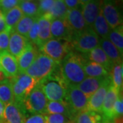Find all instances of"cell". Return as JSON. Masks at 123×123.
<instances>
[{
    "label": "cell",
    "mask_w": 123,
    "mask_h": 123,
    "mask_svg": "<svg viewBox=\"0 0 123 123\" xmlns=\"http://www.w3.org/2000/svg\"><path fill=\"white\" fill-rule=\"evenodd\" d=\"M10 30H5L0 32V53L8 51L10 38Z\"/></svg>",
    "instance_id": "38"
},
{
    "label": "cell",
    "mask_w": 123,
    "mask_h": 123,
    "mask_svg": "<svg viewBox=\"0 0 123 123\" xmlns=\"http://www.w3.org/2000/svg\"><path fill=\"white\" fill-rule=\"evenodd\" d=\"M57 66L58 64L51 58L40 52L35 60L25 73L39 82L40 80L51 74Z\"/></svg>",
    "instance_id": "5"
},
{
    "label": "cell",
    "mask_w": 123,
    "mask_h": 123,
    "mask_svg": "<svg viewBox=\"0 0 123 123\" xmlns=\"http://www.w3.org/2000/svg\"><path fill=\"white\" fill-rule=\"evenodd\" d=\"M52 19L47 13L38 18V23L39 25L38 33V47H40L49 40L51 39V21Z\"/></svg>",
    "instance_id": "22"
},
{
    "label": "cell",
    "mask_w": 123,
    "mask_h": 123,
    "mask_svg": "<svg viewBox=\"0 0 123 123\" xmlns=\"http://www.w3.org/2000/svg\"><path fill=\"white\" fill-rule=\"evenodd\" d=\"M22 11L24 16L38 18V2L31 0L28 1H21L18 6Z\"/></svg>",
    "instance_id": "32"
},
{
    "label": "cell",
    "mask_w": 123,
    "mask_h": 123,
    "mask_svg": "<svg viewBox=\"0 0 123 123\" xmlns=\"http://www.w3.org/2000/svg\"><path fill=\"white\" fill-rule=\"evenodd\" d=\"M46 123H73L75 120H71L62 114H44Z\"/></svg>",
    "instance_id": "34"
},
{
    "label": "cell",
    "mask_w": 123,
    "mask_h": 123,
    "mask_svg": "<svg viewBox=\"0 0 123 123\" xmlns=\"http://www.w3.org/2000/svg\"><path fill=\"white\" fill-rule=\"evenodd\" d=\"M0 101L4 105L14 101L10 80L5 79L0 81Z\"/></svg>",
    "instance_id": "28"
},
{
    "label": "cell",
    "mask_w": 123,
    "mask_h": 123,
    "mask_svg": "<svg viewBox=\"0 0 123 123\" xmlns=\"http://www.w3.org/2000/svg\"><path fill=\"white\" fill-rule=\"evenodd\" d=\"M92 28L98 36L101 37V38H108V35L111 30V28L106 21L105 18L103 17L101 10L96 18Z\"/></svg>",
    "instance_id": "25"
},
{
    "label": "cell",
    "mask_w": 123,
    "mask_h": 123,
    "mask_svg": "<svg viewBox=\"0 0 123 123\" xmlns=\"http://www.w3.org/2000/svg\"><path fill=\"white\" fill-rule=\"evenodd\" d=\"M73 47L70 42L64 40H49L39 48L40 53L51 58L57 64H60L64 58L72 51Z\"/></svg>",
    "instance_id": "3"
},
{
    "label": "cell",
    "mask_w": 123,
    "mask_h": 123,
    "mask_svg": "<svg viewBox=\"0 0 123 123\" xmlns=\"http://www.w3.org/2000/svg\"><path fill=\"white\" fill-rule=\"evenodd\" d=\"M29 43L30 42L26 37L18 34L14 30H12L10 31L8 51L17 59L25 50Z\"/></svg>",
    "instance_id": "16"
},
{
    "label": "cell",
    "mask_w": 123,
    "mask_h": 123,
    "mask_svg": "<svg viewBox=\"0 0 123 123\" xmlns=\"http://www.w3.org/2000/svg\"><path fill=\"white\" fill-rule=\"evenodd\" d=\"M14 101L23 103L25 98L34 88L38 81L25 73H18L11 80Z\"/></svg>",
    "instance_id": "6"
},
{
    "label": "cell",
    "mask_w": 123,
    "mask_h": 123,
    "mask_svg": "<svg viewBox=\"0 0 123 123\" xmlns=\"http://www.w3.org/2000/svg\"><path fill=\"white\" fill-rule=\"evenodd\" d=\"M99 46L114 64H123V55L108 38H100Z\"/></svg>",
    "instance_id": "23"
},
{
    "label": "cell",
    "mask_w": 123,
    "mask_h": 123,
    "mask_svg": "<svg viewBox=\"0 0 123 123\" xmlns=\"http://www.w3.org/2000/svg\"><path fill=\"white\" fill-rule=\"evenodd\" d=\"M7 30L8 29H7L6 21H5L4 15V13L2 12V11L0 10V32H1L3 31Z\"/></svg>",
    "instance_id": "42"
},
{
    "label": "cell",
    "mask_w": 123,
    "mask_h": 123,
    "mask_svg": "<svg viewBox=\"0 0 123 123\" xmlns=\"http://www.w3.org/2000/svg\"><path fill=\"white\" fill-rule=\"evenodd\" d=\"M81 6L68 10L65 20L73 32H80L86 30L89 27L85 22L81 12Z\"/></svg>",
    "instance_id": "14"
},
{
    "label": "cell",
    "mask_w": 123,
    "mask_h": 123,
    "mask_svg": "<svg viewBox=\"0 0 123 123\" xmlns=\"http://www.w3.org/2000/svg\"><path fill=\"white\" fill-rule=\"evenodd\" d=\"M115 1H116L117 2V1H121L122 0H115Z\"/></svg>",
    "instance_id": "48"
},
{
    "label": "cell",
    "mask_w": 123,
    "mask_h": 123,
    "mask_svg": "<svg viewBox=\"0 0 123 123\" xmlns=\"http://www.w3.org/2000/svg\"><path fill=\"white\" fill-rule=\"evenodd\" d=\"M73 123H75V121H74V122H73Z\"/></svg>",
    "instance_id": "49"
},
{
    "label": "cell",
    "mask_w": 123,
    "mask_h": 123,
    "mask_svg": "<svg viewBox=\"0 0 123 123\" xmlns=\"http://www.w3.org/2000/svg\"><path fill=\"white\" fill-rule=\"evenodd\" d=\"M4 15L7 29L10 31L14 30L18 22L24 16L18 6L10 10L8 12L4 13Z\"/></svg>",
    "instance_id": "26"
},
{
    "label": "cell",
    "mask_w": 123,
    "mask_h": 123,
    "mask_svg": "<svg viewBox=\"0 0 123 123\" xmlns=\"http://www.w3.org/2000/svg\"><path fill=\"white\" fill-rule=\"evenodd\" d=\"M123 114V92H121L119 94L117 100L114 106V118L122 117Z\"/></svg>",
    "instance_id": "39"
},
{
    "label": "cell",
    "mask_w": 123,
    "mask_h": 123,
    "mask_svg": "<svg viewBox=\"0 0 123 123\" xmlns=\"http://www.w3.org/2000/svg\"><path fill=\"white\" fill-rule=\"evenodd\" d=\"M38 33H39V25L37 18V20L33 23L27 36V38L30 42V43L34 44L37 47L38 44Z\"/></svg>",
    "instance_id": "35"
},
{
    "label": "cell",
    "mask_w": 123,
    "mask_h": 123,
    "mask_svg": "<svg viewBox=\"0 0 123 123\" xmlns=\"http://www.w3.org/2000/svg\"><path fill=\"white\" fill-rule=\"evenodd\" d=\"M73 33L65 19L55 18L51 21V38L71 42Z\"/></svg>",
    "instance_id": "12"
},
{
    "label": "cell",
    "mask_w": 123,
    "mask_h": 123,
    "mask_svg": "<svg viewBox=\"0 0 123 123\" xmlns=\"http://www.w3.org/2000/svg\"><path fill=\"white\" fill-rule=\"evenodd\" d=\"M112 85L111 74L106 77L105 81L100 88L97 90L92 95L89 97L88 103V110L101 114L102 106L105 99L106 94Z\"/></svg>",
    "instance_id": "11"
},
{
    "label": "cell",
    "mask_w": 123,
    "mask_h": 123,
    "mask_svg": "<svg viewBox=\"0 0 123 123\" xmlns=\"http://www.w3.org/2000/svg\"><path fill=\"white\" fill-rule=\"evenodd\" d=\"M74 120L75 123H103V116L97 112L86 110L77 115Z\"/></svg>",
    "instance_id": "27"
},
{
    "label": "cell",
    "mask_w": 123,
    "mask_h": 123,
    "mask_svg": "<svg viewBox=\"0 0 123 123\" xmlns=\"http://www.w3.org/2000/svg\"><path fill=\"white\" fill-rule=\"evenodd\" d=\"M0 67L6 78H14L18 74L17 59L8 51L0 53Z\"/></svg>",
    "instance_id": "15"
},
{
    "label": "cell",
    "mask_w": 123,
    "mask_h": 123,
    "mask_svg": "<svg viewBox=\"0 0 123 123\" xmlns=\"http://www.w3.org/2000/svg\"><path fill=\"white\" fill-rule=\"evenodd\" d=\"M101 10V0H91L82 5L81 12L85 22L89 27L92 28L94 22Z\"/></svg>",
    "instance_id": "19"
},
{
    "label": "cell",
    "mask_w": 123,
    "mask_h": 123,
    "mask_svg": "<svg viewBox=\"0 0 123 123\" xmlns=\"http://www.w3.org/2000/svg\"><path fill=\"white\" fill-rule=\"evenodd\" d=\"M112 81V86L118 90H123V64H114L110 73Z\"/></svg>",
    "instance_id": "33"
},
{
    "label": "cell",
    "mask_w": 123,
    "mask_h": 123,
    "mask_svg": "<svg viewBox=\"0 0 123 123\" xmlns=\"http://www.w3.org/2000/svg\"><path fill=\"white\" fill-rule=\"evenodd\" d=\"M48 100L38 83L26 97L23 104L31 114H44Z\"/></svg>",
    "instance_id": "7"
},
{
    "label": "cell",
    "mask_w": 123,
    "mask_h": 123,
    "mask_svg": "<svg viewBox=\"0 0 123 123\" xmlns=\"http://www.w3.org/2000/svg\"><path fill=\"white\" fill-rule=\"evenodd\" d=\"M5 75L4 74V73H3V71L1 70V67H0V81H3L4 79H5Z\"/></svg>",
    "instance_id": "44"
},
{
    "label": "cell",
    "mask_w": 123,
    "mask_h": 123,
    "mask_svg": "<svg viewBox=\"0 0 123 123\" xmlns=\"http://www.w3.org/2000/svg\"><path fill=\"white\" fill-rule=\"evenodd\" d=\"M88 98L77 86L68 85L64 100L69 105L75 116L81 111L88 110Z\"/></svg>",
    "instance_id": "8"
},
{
    "label": "cell",
    "mask_w": 123,
    "mask_h": 123,
    "mask_svg": "<svg viewBox=\"0 0 123 123\" xmlns=\"http://www.w3.org/2000/svg\"><path fill=\"white\" fill-rule=\"evenodd\" d=\"M86 59L72 51L59 64L62 77L68 85L77 86L86 78L84 66Z\"/></svg>",
    "instance_id": "1"
},
{
    "label": "cell",
    "mask_w": 123,
    "mask_h": 123,
    "mask_svg": "<svg viewBox=\"0 0 123 123\" xmlns=\"http://www.w3.org/2000/svg\"><path fill=\"white\" fill-rule=\"evenodd\" d=\"M86 77H105L110 74L104 67L94 62L86 60L84 66Z\"/></svg>",
    "instance_id": "24"
},
{
    "label": "cell",
    "mask_w": 123,
    "mask_h": 123,
    "mask_svg": "<svg viewBox=\"0 0 123 123\" xmlns=\"http://www.w3.org/2000/svg\"><path fill=\"white\" fill-rule=\"evenodd\" d=\"M68 10V9L64 4V0H55L47 14L52 20L55 18L65 19Z\"/></svg>",
    "instance_id": "29"
},
{
    "label": "cell",
    "mask_w": 123,
    "mask_h": 123,
    "mask_svg": "<svg viewBox=\"0 0 123 123\" xmlns=\"http://www.w3.org/2000/svg\"><path fill=\"white\" fill-rule=\"evenodd\" d=\"M20 1V2H21V1H31V0H19Z\"/></svg>",
    "instance_id": "47"
},
{
    "label": "cell",
    "mask_w": 123,
    "mask_h": 123,
    "mask_svg": "<svg viewBox=\"0 0 123 123\" xmlns=\"http://www.w3.org/2000/svg\"><path fill=\"white\" fill-rule=\"evenodd\" d=\"M38 84L48 101H64L68 84L62 77L59 64L51 74L40 80Z\"/></svg>",
    "instance_id": "2"
},
{
    "label": "cell",
    "mask_w": 123,
    "mask_h": 123,
    "mask_svg": "<svg viewBox=\"0 0 123 123\" xmlns=\"http://www.w3.org/2000/svg\"><path fill=\"white\" fill-rule=\"evenodd\" d=\"M5 105L4 103L0 101V122L4 123V112Z\"/></svg>",
    "instance_id": "43"
},
{
    "label": "cell",
    "mask_w": 123,
    "mask_h": 123,
    "mask_svg": "<svg viewBox=\"0 0 123 123\" xmlns=\"http://www.w3.org/2000/svg\"><path fill=\"white\" fill-rule=\"evenodd\" d=\"M62 114L67 116L71 120H75V115L73 114L70 107L66 101H48L44 114Z\"/></svg>",
    "instance_id": "20"
},
{
    "label": "cell",
    "mask_w": 123,
    "mask_h": 123,
    "mask_svg": "<svg viewBox=\"0 0 123 123\" xmlns=\"http://www.w3.org/2000/svg\"><path fill=\"white\" fill-rule=\"evenodd\" d=\"M99 37L92 28L88 27L82 31L74 32L70 43L73 49L85 54L99 46Z\"/></svg>",
    "instance_id": "4"
},
{
    "label": "cell",
    "mask_w": 123,
    "mask_h": 123,
    "mask_svg": "<svg viewBox=\"0 0 123 123\" xmlns=\"http://www.w3.org/2000/svg\"><path fill=\"white\" fill-rule=\"evenodd\" d=\"M37 18H38L23 16L14 28V30L17 32L18 34L27 38L29 31L30 30L33 23L37 20Z\"/></svg>",
    "instance_id": "31"
},
{
    "label": "cell",
    "mask_w": 123,
    "mask_h": 123,
    "mask_svg": "<svg viewBox=\"0 0 123 123\" xmlns=\"http://www.w3.org/2000/svg\"><path fill=\"white\" fill-rule=\"evenodd\" d=\"M103 123H114V122L113 120H109L103 118Z\"/></svg>",
    "instance_id": "46"
},
{
    "label": "cell",
    "mask_w": 123,
    "mask_h": 123,
    "mask_svg": "<svg viewBox=\"0 0 123 123\" xmlns=\"http://www.w3.org/2000/svg\"><path fill=\"white\" fill-rule=\"evenodd\" d=\"M24 123H46L44 114H31L26 117Z\"/></svg>",
    "instance_id": "40"
},
{
    "label": "cell",
    "mask_w": 123,
    "mask_h": 123,
    "mask_svg": "<svg viewBox=\"0 0 123 123\" xmlns=\"http://www.w3.org/2000/svg\"><path fill=\"white\" fill-rule=\"evenodd\" d=\"M81 55L86 60L94 62L101 65L110 73L111 72V70L114 66V63L107 56V55L100 47V46H98L88 53Z\"/></svg>",
    "instance_id": "18"
},
{
    "label": "cell",
    "mask_w": 123,
    "mask_h": 123,
    "mask_svg": "<svg viewBox=\"0 0 123 123\" xmlns=\"http://www.w3.org/2000/svg\"><path fill=\"white\" fill-rule=\"evenodd\" d=\"M101 10L111 30L123 25V17L115 0L101 1Z\"/></svg>",
    "instance_id": "9"
},
{
    "label": "cell",
    "mask_w": 123,
    "mask_h": 123,
    "mask_svg": "<svg viewBox=\"0 0 123 123\" xmlns=\"http://www.w3.org/2000/svg\"><path fill=\"white\" fill-rule=\"evenodd\" d=\"M0 123H1V122H0Z\"/></svg>",
    "instance_id": "50"
},
{
    "label": "cell",
    "mask_w": 123,
    "mask_h": 123,
    "mask_svg": "<svg viewBox=\"0 0 123 123\" xmlns=\"http://www.w3.org/2000/svg\"><path fill=\"white\" fill-rule=\"evenodd\" d=\"M108 75L99 77H86L77 86L86 96L89 98L101 87Z\"/></svg>",
    "instance_id": "21"
},
{
    "label": "cell",
    "mask_w": 123,
    "mask_h": 123,
    "mask_svg": "<svg viewBox=\"0 0 123 123\" xmlns=\"http://www.w3.org/2000/svg\"><path fill=\"white\" fill-rule=\"evenodd\" d=\"M19 4V0H0V10L3 13H5L18 6Z\"/></svg>",
    "instance_id": "36"
},
{
    "label": "cell",
    "mask_w": 123,
    "mask_h": 123,
    "mask_svg": "<svg viewBox=\"0 0 123 123\" xmlns=\"http://www.w3.org/2000/svg\"><path fill=\"white\" fill-rule=\"evenodd\" d=\"M64 2L68 10L76 8L80 6H82L79 0H64Z\"/></svg>",
    "instance_id": "41"
},
{
    "label": "cell",
    "mask_w": 123,
    "mask_h": 123,
    "mask_svg": "<svg viewBox=\"0 0 123 123\" xmlns=\"http://www.w3.org/2000/svg\"><path fill=\"white\" fill-rule=\"evenodd\" d=\"M39 53V51L36 45L29 43L25 50L17 58L18 73H25L35 60Z\"/></svg>",
    "instance_id": "17"
},
{
    "label": "cell",
    "mask_w": 123,
    "mask_h": 123,
    "mask_svg": "<svg viewBox=\"0 0 123 123\" xmlns=\"http://www.w3.org/2000/svg\"><path fill=\"white\" fill-rule=\"evenodd\" d=\"M55 0H39L38 1V17L47 13Z\"/></svg>",
    "instance_id": "37"
},
{
    "label": "cell",
    "mask_w": 123,
    "mask_h": 123,
    "mask_svg": "<svg viewBox=\"0 0 123 123\" xmlns=\"http://www.w3.org/2000/svg\"><path fill=\"white\" fill-rule=\"evenodd\" d=\"M108 39L118 49L119 52L123 53V25L111 30L108 35Z\"/></svg>",
    "instance_id": "30"
},
{
    "label": "cell",
    "mask_w": 123,
    "mask_h": 123,
    "mask_svg": "<svg viewBox=\"0 0 123 123\" xmlns=\"http://www.w3.org/2000/svg\"><path fill=\"white\" fill-rule=\"evenodd\" d=\"M122 90H118L114 88L112 85L111 86V87L106 94L102 106L101 114L103 116V118L109 120H113L114 119V106Z\"/></svg>",
    "instance_id": "13"
},
{
    "label": "cell",
    "mask_w": 123,
    "mask_h": 123,
    "mask_svg": "<svg viewBox=\"0 0 123 123\" xmlns=\"http://www.w3.org/2000/svg\"><path fill=\"white\" fill-rule=\"evenodd\" d=\"M90 1H91V0H79V1H80V3H81V5H84L85 4L89 2Z\"/></svg>",
    "instance_id": "45"
},
{
    "label": "cell",
    "mask_w": 123,
    "mask_h": 123,
    "mask_svg": "<svg viewBox=\"0 0 123 123\" xmlns=\"http://www.w3.org/2000/svg\"><path fill=\"white\" fill-rule=\"evenodd\" d=\"M26 117L27 111L23 103L14 101L5 105V123H24Z\"/></svg>",
    "instance_id": "10"
}]
</instances>
